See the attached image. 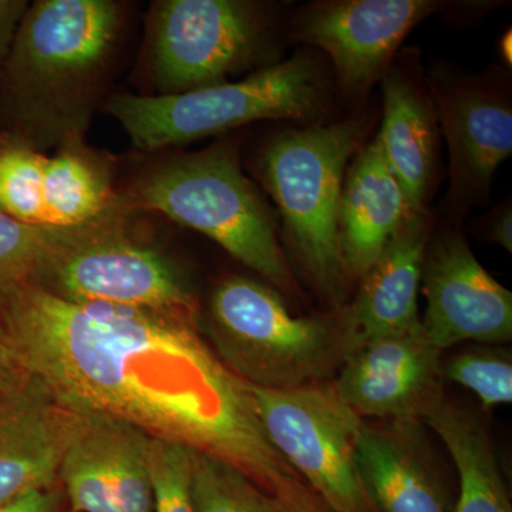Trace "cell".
<instances>
[{
	"mask_svg": "<svg viewBox=\"0 0 512 512\" xmlns=\"http://www.w3.org/2000/svg\"><path fill=\"white\" fill-rule=\"evenodd\" d=\"M114 160L74 141L47 156L43 181L45 227L72 228L97 220L116 205Z\"/></svg>",
	"mask_w": 512,
	"mask_h": 512,
	"instance_id": "d6986e66",
	"label": "cell"
},
{
	"mask_svg": "<svg viewBox=\"0 0 512 512\" xmlns=\"http://www.w3.org/2000/svg\"><path fill=\"white\" fill-rule=\"evenodd\" d=\"M247 386L266 436L330 512H379L355 466L365 420L333 380L293 389Z\"/></svg>",
	"mask_w": 512,
	"mask_h": 512,
	"instance_id": "9c48e42d",
	"label": "cell"
},
{
	"mask_svg": "<svg viewBox=\"0 0 512 512\" xmlns=\"http://www.w3.org/2000/svg\"><path fill=\"white\" fill-rule=\"evenodd\" d=\"M147 463L154 512H195L191 448L150 436Z\"/></svg>",
	"mask_w": 512,
	"mask_h": 512,
	"instance_id": "484cf974",
	"label": "cell"
},
{
	"mask_svg": "<svg viewBox=\"0 0 512 512\" xmlns=\"http://www.w3.org/2000/svg\"><path fill=\"white\" fill-rule=\"evenodd\" d=\"M440 133L448 148L446 212L454 221L490 200L495 171L512 153L507 74L464 72L434 64L426 74Z\"/></svg>",
	"mask_w": 512,
	"mask_h": 512,
	"instance_id": "30bf717a",
	"label": "cell"
},
{
	"mask_svg": "<svg viewBox=\"0 0 512 512\" xmlns=\"http://www.w3.org/2000/svg\"><path fill=\"white\" fill-rule=\"evenodd\" d=\"M29 5L28 0H0V74L8 62L20 22Z\"/></svg>",
	"mask_w": 512,
	"mask_h": 512,
	"instance_id": "83f0119b",
	"label": "cell"
},
{
	"mask_svg": "<svg viewBox=\"0 0 512 512\" xmlns=\"http://www.w3.org/2000/svg\"><path fill=\"white\" fill-rule=\"evenodd\" d=\"M46 161L47 154L0 136V210L25 224L45 227Z\"/></svg>",
	"mask_w": 512,
	"mask_h": 512,
	"instance_id": "cb8c5ba5",
	"label": "cell"
},
{
	"mask_svg": "<svg viewBox=\"0 0 512 512\" xmlns=\"http://www.w3.org/2000/svg\"><path fill=\"white\" fill-rule=\"evenodd\" d=\"M384 157L413 214H429L440 168V127L419 56L407 50L383 74Z\"/></svg>",
	"mask_w": 512,
	"mask_h": 512,
	"instance_id": "9a60e30c",
	"label": "cell"
},
{
	"mask_svg": "<svg viewBox=\"0 0 512 512\" xmlns=\"http://www.w3.org/2000/svg\"><path fill=\"white\" fill-rule=\"evenodd\" d=\"M276 9L254 0L151 3L144 59L153 96L217 86L278 63Z\"/></svg>",
	"mask_w": 512,
	"mask_h": 512,
	"instance_id": "ba28073f",
	"label": "cell"
},
{
	"mask_svg": "<svg viewBox=\"0 0 512 512\" xmlns=\"http://www.w3.org/2000/svg\"><path fill=\"white\" fill-rule=\"evenodd\" d=\"M201 330L235 375L265 389L330 382L348 357L338 312L295 316L281 293L248 276L215 286Z\"/></svg>",
	"mask_w": 512,
	"mask_h": 512,
	"instance_id": "8992f818",
	"label": "cell"
},
{
	"mask_svg": "<svg viewBox=\"0 0 512 512\" xmlns=\"http://www.w3.org/2000/svg\"><path fill=\"white\" fill-rule=\"evenodd\" d=\"M59 481L76 512H119L111 488L103 419L90 416L86 429L67 448Z\"/></svg>",
	"mask_w": 512,
	"mask_h": 512,
	"instance_id": "7402d4cb",
	"label": "cell"
},
{
	"mask_svg": "<svg viewBox=\"0 0 512 512\" xmlns=\"http://www.w3.org/2000/svg\"><path fill=\"white\" fill-rule=\"evenodd\" d=\"M136 215L116 202L79 227H45V254L30 284L73 303L201 319L184 269L137 231Z\"/></svg>",
	"mask_w": 512,
	"mask_h": 512,
	"instance_id": "277c9868",
	"label": "cell"
},
{
	"mask_svg": "<svg viewBox=\"0 0 512 512\" xmlns=\"http://www.w3.org/2000/svg\"><path fill=\"white\" fill-rule=\"evenodd\" d=\"M126 25L116 0L30 3L0 74V136L45 154L86 140Z\"/></svg>",
	"mask_w": 512,
	"mask_h": 512,
	"instance_id": "7a4b0ae2",
	"label": "cell"
},
{
	"mask_svg": "<svg viewBox=\"0 0 512 512\" xmlns=\"http://www.w3.org/2000/svg\"><path fill=\"white\" fill-rule=\"evenodd\" d=\"M443 379L440 350L431 345L420 320L346 357L333 384L363 420L424 423L446 399Z\"/></svg>",
	"mask_w": 512,
	"mask_h": 512,
	"instance_id": "4fadbf2b",
	"label": "cell"
},
{
	"mask_svg": "<svg viewBox=\"0 0 512 512\" xmlns=\"http://www.w3.org/2000/svg\"><path fill=\"white\" fill-rule=\"evenodd\" d=\"M103 419L107 461L114 501L119 512H154L153 490L148 473L150 436L124 421Z\"/></svg>",
	"mask_w": 512,
	"mask_h": 512,
	"instance_id": "603a6c76",
	"label": "cell"
},
{
	"mask_svg": "<svg viewBox=\"0 0 512 512\" xmlns=\"http://www.w3.org/2000/svg\"><path fill=\"white\" fill-rule=\"evenodd\" d=\"M451 3L437 0H325L298 10L291 36L323 50L345 92H367L387 72L416 26Z\"/></svg>",
	"mask_w": 512,
	"mask_h": 512,
	"instance_id": "8fae6325",
	"label": "cell"
},
{
	"mask_svg": "<svg viewBox=\"0 0 512 512\" xmlns=\"http://www.w3.org/2000/svg\"><path fill=\"white\" fill-rule=\"evenodd\" d=\"M485 237L500 245L505 251H512V210L510 202H504L497 210L485 215L480 221Z\"/></svg>",
	"mask_w": 512,
	"mask_h": 512,
	"instance_id": "f546056e",
	"label": "cell"
},
{
	"mask_svg": "<svg viewBox=\"0 0 512 512\" xmlns=\"http://www.w3.org/2000/svg\"><path fill=\"white\" fill-rule=\"evenodd\" d=\"M329 84L316 57L299 52L284 62L173 96L119 93L104 101L140 151L154 153L221 136L262 120H313L326 113Z\"/></svg>",
	"mask_w": 512,
	"mask_h": 512,
	"instance_id": "5b68a950",
	"label": "cell"
},
{
	"mask_svg": "<svg viewBox=\"0 0 512 512\" xmlns=\"http://www.w3.org/2000/svg\"><path fill=\"white\" fill-rule=\"evenodd\" d=\"M45 254V227L25 224L0 210V289L30 284Z\"/></svg>",
	"mask_w": 512,
	"mask_h": 512,
	"instance_id": "4316f807",
	"label": "cell"
},
{
	"mask_svg": "<svg viewBox=\"0 0 512 512\" xmlns=\"http://www.w3.org/2000/svg\"><path fill=\"white\" fill-rule=\"evenodd\" d=\"M410 214L376 136L357 151L343 181L338 235L346 276L360 281Z\"/></svg>",
	"mask_w": 512,
	"mask_h": 512,
	"instance_id": "ac0fdd59",
	"label": "cell"
},
{
	"mask_svg": "<svg viewBox=\"0 0 512 512\" xmlns=\"http://www.w3.org/2000/svg\"><path fill=\"white\" fill-rule=\"evenodd\" d=\"M117 204L194 229L275 288L298 293L274 218L242 171L232 141L158 161L119 191Z\"/></svg>",
	"mask_w": 512,
	"mask_h": 512,
	"instance_id": "3957f363",
	"label": "cell"
},
{
	"mask_svg": "<svg viewBox=\"0 0 512 512\" xmlns=\"http://www.w3.org/2000/svg\"><path fill=\"white\" fill-rule=\"evenodd\" d=\"M89 420L29 380L0 396V505L56 487L64 454Z\"/></svg>",
	"mask_w": 512,
	"mask_h": 512,
	"instance_id": "5bb4252c",
	"label": "cell"
},
{
	"mask_svg": "<svg viewBox=\"0 0 512 512\" xmlns=\"http://www.w3.org/2000/svg\"><path fill=\"white\" fill-rule=\"evenodd\" d=\"M444 379L471 390L485 409L511 404V353L501 348H471L441 365Z\"/></svg>",
	"mask_w": 512,
	"mask_h": 512,
	"instance_id": "d4e9b609",
	"label": "cell"
},
{
	"mask_svg": "<svg viewBox=\"0 0 512 512\" xmlns=\"http://www.w3.org/2000/svg\"><path fill=\"white\" fill-rule=\"evenodd\" d=\"M420 424H363L355 466L379 512H453Z\"/></svg>",
	"mask_w": 512,
	"mask_h": 512,
	"instance_id": "e0dca14e",
	"label": "cell"
},
{
	"mask_svg": "<svg viewBox=\"0 0 512 512\" xmlns=\"http://www.w3.org/2000/svg\"><path fill=\"white\" fill-rule=\"evenodd\" d=\"M0 333L22 376L67 409L183 444L302 511L330 512L268 439L247 382L201 319L83 305L26 284L0 289Z\"/></svg>",
	"mask_w": 512,
	"mask_h": 512,
	"instance_id": "6da1fadb",
	"label": "cell"
},
{
	"mask_svg": "<svg viewBox=\"0 0 512 512\" xmlns=\"http://www.w3.org/2000/svg\"><path fill=\"white\" fill-rule=\"evenodd\" d=\"M453 458L460 494L453 512H512L490 433L473 413L447 399L424 420Z\"/></svg>",
	"mask_w": 512,
	"mask_h": 512,
	"instance_id": "ffe728a7",
	"label": "cell"
},
{
	"mask_svg": "<svg viewBox=\"0 0 512 512\" xmlns=\"http://www.w3.org/2000/svg\"><path fill=\"white\" fill-rule=\"evenodd\" d=\"M365 137L366 121L359 117L292 128L272 137L256 163L293 252L318 291L336 303L348 279L339 248L340 195Z\"/></svg>",
	"mask_w": 512,
	"mask_h": 512,
	"instance_id": "52a82bcc",
	"label": "cell"
},
{
	"mask_svg": "<svg viewBox=\"0 0 512 512\" xmlns=\"http://www.w3.org/2000/svg\"><path fill=\"white\" fill-rule=\"evenodd\" d=\"M429 244L421 272L427 299L421 325L431 345L441 352L468 340H511L512 293L485 271L466 238L447 228Z\"/></svg>",
	"mask_w": 512,
	"mask_h": 512,
	"instance_id": "7c38bea8",
	"label": "cell"
},
{
	"mask_svg": "<svg viewBox=\"0 0 512 512\" xmlns=\"http://www.w3.org/2000/svg\"><path fill=\"white\" fill-rule=\"evenodd\" d=\"M195 512H305L259 487L238 468L192 450Z\"/></svg>",
	"mask_w": 512,
	"mask_h": 512,
	"instance_id": "44dd1931",
	"label": "cell"
},
{
	"mask_svg": "<svg viewBox=\"0 0 512 512\" xmlns=\"http://www.w3.org/2000/svg\"><path fill=\"white\" fill-rule=\"evenodd\" d=\"M429 241V214H410L360 279L353 301L338 311L348 356L372 340L420 323L421 272Z\"/></svg>",
	"mask_w": 512,
	"mask_h": 512,
	"instance_id": "2e32d148",
	"label": "cell"
},
{
	"mask_svg": "<svg viewBox=\"0 0 512 512\" xmlns=\"http://www.w3.org/2000/svg\"><path fill=\"white\" fill-rule=\"evenodd\" d=\"M25 382V377L22 376L18 366L13 362L8 346H6L2 333H0V396L15 392Z\"/></svg>",
	"mask_w": 512,
	"mask_h": 512,
	"instance_id": "4dcf8cb0",
	"label": "cell"
},
{
	"mask_svg": "<svg viewBox=\"0 0 512 512\" xmlns=\"http://www.w3.org/2000/svg\"><path fill=\"white\" fill-rule=\"evenodd\" d=\"M62 494L57 487L35 490L0 505V512H59Z\"/></svg>",
	"mask_w": 512,
	"mask_h": 512,
	"instance_id": "f1b7e54d",
	"label": "cell"
}]
</instances>
